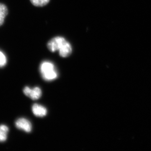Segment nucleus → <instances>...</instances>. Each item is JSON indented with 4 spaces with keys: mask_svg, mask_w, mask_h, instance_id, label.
<instances>
[{
    "mask_svg": "<svg viewBox=\"0 0 151 151\" xmlns=\"http://www.w3.org/2000/svg\"><path fill=\"white\" fill-rule=\"evenodd\" d=\"M40 73L46 81H52L58 77V73L54 64L50 61H43L40 66Z\"/></svg>",
    "mask_w": 151,
    "mask_h": 151,
    "instance_id": "1",
    "label": "nucleus"
},
{
    "mask_svg": "<svg viewBox=\"0 0 151 151\" xmlns=\"http://www.w3.org/2000/svg\"><path fill=\"white\" fill-rule=\"evenodd\" d=\"M64 38L61 37H57L50 40L47 43V47L48 49L52 52L60 51L62 49L67 42Z\"/></svg>",
    "mask_w": 151,
    "mask_h": 151,
    "instance_id": "2",
    "label": "nucleus"
},
{
    "mask_svg": "<svg viewBox=\"0 0 151 151\" xmlns=\"http://www.w3.org/2000/svg\"><path fill=\"white\" fill-rule=\"evenodd\" d=\"M23 92L25 95L33 100L39 99L42 95L41 90L38 87H35L32 89L28 86H26L23 89Z\"/></svg>",
    "mask_w": 151,
    "mask_h": 151,
    "instance_id": "3",
    "label": "nucleus"
},
{
    "mask_svg": "<svg viewBox=\"0 0 151 151\" xmlns=\"http://www.w3.org/2000/svg\"><path fill=\"white\" fill-rule=\"evenodd\" d=\"M16 127L19 129L29 133L32 129L31 123L27 119L25 118H20L16 121Z\"/></svg>",
    "mask_w": 151,
    "mask_h": 151,
    "instance_id": "4",
    "label": "nucleus"
},
{
    "mask_svg": "<svg viewBox=\"0 0 151 151\" xmlns=\"http://www.w3.org/2000/svg\"><path fill=\"white\" fill-rule=\"evenodd\" d=\"M32 111L35 116L38 117H43L46 116L47 110L46 108L42 105L35 104L33 105Z\"/></svg>",
    "mask_w": 151,
    "mask_h": 151,
    "instance_id": "5",
    "label": "nucleus"
},
{
    "mask_svg": "<svg viewBox=\"0 0 151 151\" xmlns=\"http://www.w3.org/2000/svg\"><path fill=\"white\" fill-rule=\"evenodd\" d=\"M8 13V10L6 6L4 4L0 3V26L4 24Z\"/></svg>",
    "mask_w": 151,
    "mask_h": 151,
    "instance_id": "6",
    "label": "nucleus"
},
{
    "mask_svg": "<svg viewBox=\"0 0 151 151\" xmlns=\"http://www.w3.org/2000/svg\"><path fill=\"white\" fill-rule=\"evenodd\" d=\"M9 129L5 125H0V142H5L7 139Z\"/></svg>",
    "mask_w": 151,
    "mask_h": 151,
    "instance_id": "7",
    "label": "nucleus"
},
{
    "mask_svg": "<svg viewBox=\"0 0 151 151\" xmlns=\"http://www.w3.org/2000/svg\"><path fill=\"white\" fill-rule=\"evenodd\" d=\"M33 5L37 7H42L46 5L50 0H30Z\"/></svg>",
    "mask_w": 151,
    "mask_h": 151,
    "instance_id": "8",
    "label": "nucleus"
},
{
    "mask_svg": "<svg viewBox=\"0 0 151 151\" xmlns=\"http://www.w3.org/2000/svg\"><path fill=\"white\" fill-rule=\"evenodd\" d=\"M7 59L5 54L0 50V68L4 67L7 64Z\"/></svg>",
    "mask_w": 151,
    "mask_h": 151,
    "instance_id": "9",
    "label": "nucleus"
}]
</instances>
